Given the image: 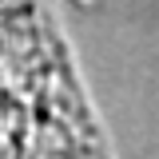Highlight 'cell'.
<instances>
[{
    "mask_svg": "<svg viewBox=\"0 0 159 159\" xmlns=\"http://www.w3.org/2000/svg\"><path fill=\"white\" fill-rule=\"evenodd\" d=\"M0 159H103L68 64L28 0H0Z\"/></svg>",
    "mask_w": 159,
    "mask_h": 159,
    "instance_id": "cell-1",
    "label": "cell"
}]
</instances>
